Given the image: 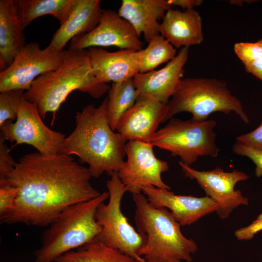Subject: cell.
Wrapping results in <instances>:
<instances>
[{
  "instance_id": "obj_9",
  "label": "cell",
  "mask_w": 262,
  "mask_h": 262,
  "mask_svg": "<svg viewBox=\"0 0 262 262\" xmlns=\"http://www.w3.org/2000/svg\"><path fill=\"white\" fill-rule=\"evenodd\" d=\"M42 119L36 106L22 97L15 122H4L0 126V134L5 140L15 142L16 145H30L43 155L61 153L66 135L50 129Z\"/></svg>"
},
{
  "instance_id": "obj_22",
  "label": "cell",
  "mask_w": 262,
  "mask_h": 262,
  "mask_svg": "<svg viewBox=\"0 0 262 262\" xmlns=\"http://www.w3.org/2000/svg\"><path fill=\"white\" fill-rule=\"evenodd\" d=\"M25 29L34 19L51 15L62 25L69 17L75 0H16Z\"/></svg>"
},
{
  "instance_id": "obj_24",
  "label": "cell",
  "mask_w": 262,
  "mask_h": 262,
  "mask_svg": "<svg viewBox=\"0 0 262 262\" xmlns=\"http://www.w3.org/2000/svg\"><path fill=\"white\" fill-rule=\"evenodd\" d=\"M108 93L106 117L110 127L115 131L122 116L134 104L140 94L134 85L133 78L113 82Z\"/></svg>"
},
{
  "instance_id": "obj_6",
  "label": "cell",
  "mask_w": 262,
  "mask_h": 262,
  "mask_svg": "<svg viewBox=\"0 0 262 262\" xmlns=\"http://www.w3.org/2000/svg\"><path fill=\"white\" fill-rule=\"evenodd\" d=\"M236 113L245 123L249 122L241 101L229 89L223 80L214 78L182 79L176 92L166 104L162 123L176 114L188 112L191 119L203 121L213 113Z\"/></svg>"
},
{
  "instance_id": "obj_30",
  "label": "cell",
  "mask_w": 262,
  "mask_h": 262,
  "mask_svg": "<svg viewBox=\"0 0 262 262\" xmlns=\"http://www.w3.org/2000/svg\"><path fill=\"white\" fill-rule=\"evenodd\" d=\"M2 134L0 136V180H5L15 168L16 163L10 154V150L5 143Z\"/></svg>"
},
{
  "instance_id": "obj_7",
  "label": "cell",
  "mask_w": 262,
  "mask_h": 262,
  "mask_svg": "<svg viewBox=\"0 0 262 262\" xmlns=\"http://www.w3.org/2000/svg\"><path fill=\"white\" fill-rule=\"evenodd\" d=\"M216 125L213 119L197 121L172 118L156 131L149 143L179 156L181 162L190 165L200 156L217 157L220 148L215 142Z\"/></svg>"
},
{
  "instance_id": "obj_10",
  "label": "cell",
  "mask_w": 262,
  "mask_h": 262,
  "mask_svg": "<svg viewBox=\"0 0 262 262\" xmlns=\"http://www.w3.org/2000/svg\"><path fill=\"white\" fill-rule=\"evenodd\" d=\"M66 50H57L49 46L42 49L37 42L26 44L11 65L0 72V92L28 90L37 77L61 64Z\"/></svg>"
},
{
  "instance_id": "obj_3",
  "label": "cell",
  "mask_w": 262,
  "mask_h": 262,
  "mask_svg": "<svg viewBox=\"0 0 262 262\" xmlns=\"http://www.w3.org/2000/svg\"><path fill=\"white\" fill-rule=\"evenodd\" d=\"M110 88L95 76L87 49H68L61 64L37 77L23 97L35 104L42 119H45L47 113H55L74 91L98 99L108 93Z\"/></svg>"
},
{
  "instance_id": "obj_5",
  "label": "cell",
  "mask_w": 262,
  "mask_h": 262,
  "mask_svg": "<svg viewBox=\"0 0 262 262\" xmlns=\"http://www.w3.org/2000/svg\"><path fill=\"white\" fill-rule=\"evenodd\" d=\"M104 192L91 200L68 206L62 211L43 233L41 246L34 252V262H52L96 238L101 230L95 213L109 198Z\"/></svg>"
},
{
  "instance_id": "obj_14",
  "label": "cell",
  "mask_w": 262,
  "mask_h": 262,
  "mask_svg": "<svg viewBox=\"0 0 262 262\" xmlns=\"http://www.w3.org/2000/svg\"><path fill=\"white\" fill-rule=\"evenodd\" d=\"M166 104L139 95L134 104L120 119L116 131L127 141L149 143L163 122Z\"/></svg>"
},
{
  "instance_id": "obj_25",
  "label": "cell",
  "mask_w": 262,
  "mask_h": 262,
  "mask_svg": "<svg viewBox=\"0 0 262 262\" xmlns=\"http://www.w3.org/2000/svg\"><path fill=\"white\" fill-rule=\"evenodd\" d=\"M147 46L137 51L139 73L152 70L161 64L172 60L177 55V50L160 34L151 38Z\"/></svg>"
},
{
  "instance_id": "obj_8",
  "label": "cell",
  "mask_w": 262,
  "mask_h": 262,
  "mask_svg": "<svg viewBox=\"0 0 262 262\" xmlns=\"http://www.w3.org/2000/svg\"><path fill=\"white\" fill-rule=\"evenodd\" d=\"M106 185L109 194L108 202L100 204L95 213L96 220L101 228L96 238L137 262H146L139 252L146 243L147 236L135 230L121 211V200L128 190L119 179L117 172L111 175Z\"/></svg>"
},
{
  "instance_id": "obj_26",
  "label": "cell",
  "mask_w": 262,
  "mask_h": 262,
  "mask_svg": "<svg viewBox=\"0 0 262 262\" xmlns=\"http://www.w3.org/2000/svg\"><path fill=\"white\" fill-rule=\"evenodd\" d=\"M234 51L246 71L262 82V38L255 42L236 43Z\"/></svg>"
},
{
  "instance_id": "obj_17",
  "label": "cell",
  "mask_w": 262,
  "mask_h": 262,
  "mask_svg": "<svg viewBox=\"0 0 262 262\" xmlns=\"http://www.w3.org/2000/svg\"><path fill=\"white\" fill-rule=\"evenodd\" d=\"M87 50L94 74L102 83L122 82L139 73L138 51L109 52L99 47H90Z\"/></svg>"
},
{
  "instance_id": "obj_23",
  "label": "cell",
  "mask_w": 262,
  "mask_h": 262,
  "mask_svg": "<svg viewBox=\"0 0 262 262\" xmlns=\"http://www.w3.org/2000/svg\"><path fill=\"white\" fill-rule=\"evenodd\" d=\"M55 262H137L119 250L109 246L97 238L75 250L58 257Z\"/></svg>"
},
{
  "instance_id": "obj_33",
  "label": "cell",
  "mask_w": 262,
  "mask_h": 262,
  "mask_svg": "<svg viewBox=\"0 0 262 262\" xmlns=\"http://www.w3.org/2000/svg\"><path fill=\"white\" fill-rule=\"evenodd\" d=\"M170 5L178 6L183 9L187 10L194 9L195 7L200 5L203 2L202 0H167Z\"/></svg>"
},
{
  "instance_id": "obj_19",
  "label": "cell",
  "mask_w": 262,
  "mask_h": 262,
  "mask_svg": "<svg viewBox=\"0 0 262 262\" xmlns=\"http://www.w3.org/2000/svg\"><path fill=\"white\" fill-rule=\"evenodd\" d=\"M171 8L167 0H122L117 12L134 28L140 37L148 42L160 34L159 20Z\"/></svg>"
},
{
  "instance_id": "obj_2",
  "label": "cell",
  "mask_w": 262,
  "mask_h": 262,
  "mask_svg": "<svg viewBox=\"0 0 262 262\" xmlns=\"http://www.w3.org/2000/svg\"><path fill=\"white\" fill-rule=\"evenodd\" d=\"M108 98L99 106L89 104L76 113L75 127L66 137L61 153L75 155L88 165L92 177L118 172L124 162L127 141L110 127L106 109Z\"/></svg>"
},
{
  "instance_id": "obj_27",
  "label": "cell",
  "mask_w": 262,
  "mask_h": 262,
  "mask_svg": "<svg viewBox=\"0 0 262 262\" xmlns=\"http://www.w3.org/2000/svg\"><path fill=\"white\" fill-rule=\"evenodd\" d=\"M24 92L18 89L0 92V126L7 120H16L19 102Z\"/></svg>"
},
{
  "instance_id": "obj_18",
  "label": "cell",
  "mask_w": 262,
  "mask_h": 262,
  "mask_svg": "<svg viewBox=\"0 0 262 262\" xmlns=\"http://www.w3.org/2000/svg\"><path fill=\"white\" fill-rule=\"evenodd\" d=\"M160 34L177 49L199 45L203 41L201 17L194 9L169 8L160 25Z\"/></svg>"
},
{
  "instance_id": "obj_11",
  "label": "cell",
  "mask_w": 262,
  "mask_h": 262,
  "mask_svg": "<svg viewBox=\"0 0 262 262\" xmlns=\"http://www.w3.org/2000/svg\"><path fill=\"white\" fill-rule=\"evenodd\" d=\"M153 147L150 143L139 141L127 143V159L117 173L128 192L132 194L141 193L144 186L171 190L162 179V174L169 169L168 164L155 156Z\"/></svg>"
},
{
  "instance_id": "obj_29",
  "label": "cell",
  "mask_w": 262,
  "mask_h": 262,
  "mask_svg": "<svg viewBox=\"0 0 262 262\" xmlns=\"http://www.w3.org/2000/svg\"><path fill=\"white\" fill-rule=\"evenodd\" d=\"M233 152L239 155L247 157L255 164V175L262 177V150L256 149L236 142L232 146Z\"/></svg>"
},
{
  "instance_id": "obj_34",
  "label": "cell",
  "mask_w": 262,
  "mask_h": 262,
  "mask_svg": "<svg viewBox=\"0 0 262 262\" xmlns=\"http://www.w3.org/2000/svg\"><path fill=\"white\" fill-rule=\"evenodd\" d=\"M184 262V261H179V262Z\"/></svg>"
},
{
  "instance_id": "obj_20",
  "label": "cell",
  "mask_w": 262,
  "mask_h": 262,
  "mask_svg": "<svg viewBox=\"0 0 262 262\" xmlns=\"http://www.w3.org/2000/svg\"><path fill=\"white\" fill-rule=\"evenodd\" d=\"M102 11L99 0H75L69 17L54 33L49 46L57 50H64L73 38L96 28Z\"/></svg>"
},
{
  "instance_id": "obj_31",
  "label": "cell",
  "mask_w": 262,
  "mask_h": 262,
  "mask_svg": "<svg viewBox=\"0 0 262 262\" xmlns=\"http://www.w3.org/2000/svg\"><path fill=\"white\" fill-rule=\"evenodd\" d=\"M236 140L242 145L262 150V121L256 129L237 136Z\"/></svg>"
},
{
  "instance_id": "obj_21",
  "label": "cell",
  "mask_w": 262,
  "mask_h": 262,
  "mask_svg": "<svg viewBox=\"0 0 262 262\" xmlns=\"http://www.w3.org/2000/svg\"><path fill=\"white\" fill-rule=\"evenodd\" d=\"M25 28L16 0H0V70L8 68L25 46Z\"/></svg>"
},
{
  "instance_id": "obj_1",
  "label": "cell",
  "mask_w": 262,
  "mask_h": 262,
  "mask_svg": "<svg viewBox=\"0 0 262 262\" xmlns=\"http://www.w3.org/2000/svg\"><path fill=\"white\" fill-rule=\"evenodd\" d=\"M91 178L88 168L70 155H24L5 179L18 194L4 222L49 226L66 208L101 194L91 184Z\"/></svg>"
},
{
  "instance_id": "obj_15",
  "label": "cell",
  "mask_w": 262,
  "mask_h": 262,
  "mask_svg": "<svg viewBox=\"0 0 262 262\" xmlns=\"http://www.w3.org/2000/svg\"><path fill=\"white\" fill-rule=\"evenodd\" d=\"M142 192L149 203L156 207L170 211L181 226L190 225L218 209L217 203L208 196L195 197L176 195L170 190L152 186H144Z\"/></svg>"
},
{
  "instance_id": "obj_4",
  "label": "cell",
  "mask_w": 262,
  "mask_h": 262,
  "mask_svg": "<svg viewBox=\"0 0 262 262\" xmlns=\"http://www.w3.org/2000/svg\"><path fill=\"white\" fill-rule=\"evenodd\" d=\"M136 206V230L147 236L145 246L139 252L146 262H192L197 249L196 243L183 235L180 225L170 212L151 204L142 193L132 194Z\"/></svg>"
},
{
  "instance_id": "obj_28",
  "label": "cell",
  "mask_w": 262,
  "mask_h": 262,
  "mask_svg": "<svg viewBox=\"0 0 262 262\" xmlns=\"http://www.w3.org/2000/svg\"><path fill=\"white\" fill-rule=\"evenodd\" d=\"M18 190L5 180H0V220L4 222L15 207Z\"/></svg>"
},
{
  "instance_id": "obj_12",
  "label": "cell",
  "mask_w": 262,
  "mask_h": 262,
  "mask_svg": "<svg viewBox=\"0 0 262 262\" xmlns=\"http://www.w3.org/2000/svg\"><path fill=\"white\" fill-rule=\"evenodd\" d=\"M185 176L195 180L208 196L218 205L216 211L221 219L228 218L232 212L241 205L248 204V199L240 190H235V185L247 180L249 177L237 170L225 172L220 167L208 171H199L181 161L179 162Z\"/></svg>"
},
{
  "instance_id": "obj_32",
  "label": "cell",
  "mask_w": 262,
  "mask_h": 262,
  "mask_svg": "<svg viewBox=\"0 0 262 262\" xmlns=\"http://www.w3.org/2000/svg\"><path fill=\"white\" fill-rule=\"evenodd\" d=\"M261 230H262V213L259 214L256 219L249 225L237 229L234 232V235L238 240H249Z\"/></svg>"
},
{
  "instance_id": "obj_13",
  "label": "cell",
  "mask_w": 262,
  "mask_h": 262,
  "mask_svg": "<svg viewBox=\"0 0 262 262\" xmlns=\"http://www.w3.org/2000/svg\"><path fill=\"white\" fill-rule=\"evenodd\" d=\"M143 42L132 26L117 11L103 9L98 25L90 32L73 38L69 49L79 50L90 47H116L136 51Z\"/></svg>"
},
{
  "instance_id": "obj_16",
  "label": "cell",
  "mask_w": 262,
  "mask_h": 262,
  "mask_svg": "<svg viewBox=\"0 0 262 262\" xmlns=\"http://www.w3.org/2000/svg\"><path fill=\"white\" fill-rule=\"evenodd\" d=\"M188 55L189 48L182 47L176 56L161 69L136 75L133 82L140 95L167 104L182 79Z\"/></svg>"
}]
</instances>
